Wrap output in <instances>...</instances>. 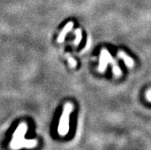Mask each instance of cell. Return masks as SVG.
Masks as SVG:
<instances>
[{
	"mask_svg": "<svg viewBox=\"0 0 151 150\" xmlns=\"http://www.w3.org/2000/svg\"><path fill=\"white\" fill-rule=\"evenodd\" d=\"M28 129L27 124L22 123L15 129L13 134L12 140L10 143V146L14 149L21 148H33L37 145V141L35 139H25V135Z\"/></svg>",
	"mask_w": 151,
	"mask_h": 150,
	"instance_id": "obj_1",
	"label": "cell"
},
{
	"mask_svg": "<svg viewBox=\"0 0 151 150\" xmlns=\"http://www.w3.org/2000/svg\"><path fill=\"white\" fill-rule=\"evenodd\" d=\"M73 110V105L68 103L64 106L63 113L60 118L58 132L60 135L64 136L68 133L69 131V121H70V114Z\"/></svg>",
	"mask_w": 151,
	"mask_h": 150,
	"instance_id": "obj_3",
	"label": "cell"
},
{
	"mask_svg": "<svg viewBox=\"0 0 151 150\" xmlns=\"http://www.w3.org/2000/svg\"><path fill=\"white\" fill-rule=\"evenodd\" d=\"M65 57H66V58L68 59V63L69 65H70V66L71 67H75L77 65V62L76 61H75V59H74V57H72V56H71V55L70 54H66L65 55Z\"/></svg>",
	"mask_w": 151,
	"mask_h": 150,
	"instance_id": "obj_7",
	"label": "cell"
},
{
	"mask_svg": "<svg viewBox=\"0 0 151 150\" xmlns=\"http://www.w3.org/2000/svg\"><path fill=\"white\" fill-rule=\"evenodd\" d=\"M117 56L121 59L124 60V61L125 62L127 66L129 67H133L134 66V61L130 56L127 55L124 51H119L118 54H117Z\"/></svg>",
	"mask_w": 151,
	"mask_h": 150,
	"instance_id": "obj_5",
	"label": "cell"
},
{
	"mask_svg": "<svg viewBox=\"0 0 151 150\" xmlns=\"http://www.w3.org/2000/svg\"><path fill=\"white\" fill-rule=\"evenodd\" d=\"M111 63L113 68V73L115 76H121L122 72L119 67L117 61L113 58L111 54L108 52L107 49H102L101 51V56H100V63L98 67V70L100 72H104L107 68V65Z\"/></svg>",
	"mask_w": 151,
	"mask_h": 150,
	"instance_id": "obj_2",
	"label": "cell"
},
{
	"mask_svg": "<svg viewBox=\"0 0 151 150\" xmlns=\"http://www.w3.org/2000/svg\"><path fill=\"white\" fill-rule=\"evenodd\" d=\"M73 26H74V23L72 22H70L67 24V25H65V28L63 29V30L61 31V33L58 35V42H59V43H61V42H63L64 40H65V37H66V34L73 29Z\"/></svg>",
	"mask_w": 151,
	"mask_h": 150,
	"instance_id": "obj_4",
	"label": "cell"
},
{
	"mask_svg": "<svg viewBox=\"0 0 151 150\" xmlns=\"http://www.w3.org/2000/svg\"><path fill=\"white\" fill-rule=\"evenodd\" d=\"M75 34L76 35V38H75V42H74V44L75 45H78L81 42V39H82V32H81V30L80 29H78L75 31Z\"/></svg>",
	"mask_w": 151,
	"mask_h": 150,
	"instance_id": "obj_6",
	"label": "cell"
},
{
	"mask_svg": "<svg viewBox=\"0 0 151 150\" xmlns=\"http://www.w3.org/2000/svg\"><path fill=\"white\" fill-rule=\"evenodd\" d=\"M146 97H147V99L150 102H151V90H149L147 92Z\"/></svg>",
	"mask_w": 151,
	"mask_h": 150,
	"instance_id": "obj_8",
	"label": "cell"
}]
</instances>
